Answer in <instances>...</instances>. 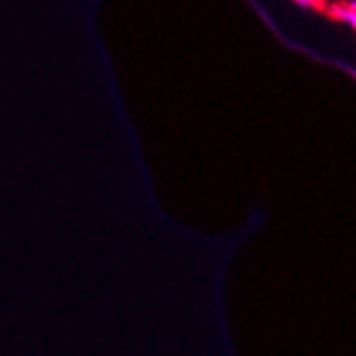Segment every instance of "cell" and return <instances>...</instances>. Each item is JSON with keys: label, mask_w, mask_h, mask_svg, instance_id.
<instances>
[{"label": "cell", "mask_w": 356, "mask_h": 356, "mask_svg": "<svg viewBox=\"0 0 356 356\" xmlns=\"http://www.w3.org/2000/svg\"><path fill=\"white\" fill-rule=\"evenodd\" d=\"M348 6H351V8H354V10H356V0H351V3H348Z\"/></svg>", "instance_id": "2"}, {"label": "cell", "mask_w": 356, "mask_h": 356, "mask_svg": "<svg viewBox=\"0 0 356 356\" xmlns=\"http://www.w3.org/2000/svg\"><path fill=\"white\" fill-rule=\"evenodd\" d=\"M328 13L333 18H339V21H346L348 26L356 31V10L348 3H333V6H328Z\"/></svg>", "instance_id": "1"}]
</instances>
